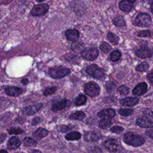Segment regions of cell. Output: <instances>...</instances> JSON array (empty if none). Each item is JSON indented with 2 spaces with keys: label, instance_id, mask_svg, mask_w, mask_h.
I'll return each mask as SVG.
<instances>
[{
  "label": "cell",
  "instance_id": "1",
  "mask_svg": "<svg viewBox=\"0 0 153 153\" xmlns=\"http://www.w3.org/2000/svg\"><path fill=\"white\" fill-rule=\"evenodd\" d=\"M123 141L127 145L137 147L142 145L145 143V139L139 134L128 132L124 134Z\"/></svg>",
  "mask_w": 153,
  "mask_h": 153
},
{
  "label": "cell",
  "instance_id": "2",
  "mask_svg": "<svg viewBox=\"0 0 153 153\" xmlns=\"http://www.w3.org/2000/svg\"><path fill=\"white\" fill-rule=\"evenodd\" d=\"M49 75L53 78H62L70 74V69L65 66L54 67L49 69Z\"/></svg>",
  "mask_w": 153,
  "mask_h": 153
},
{
  "label": "cell",
  "instance_id": "3",
  "mask_svg": "<svg viewBox=\"0 0 153 153\" xmlns=\"http://www.w3.org/2000/svg\"><path fill=\"white\" fill-rule=\"evenodd\" d=\"M152 22L150 16L145 13L139 14L135 18L133 25L139 27H148Z\"/></svg>",
  "mask_w": 153,
  "mask_h": 153
},
{
  "label": "cell",
  "instance_id": "4",
  "mask_svg": "<svg viewBox=\"0 0 153 153\" xmlns=\"http://www.w3.org/2000/svg\"><path fill=\"white\" fill-rule=\"evenodd\" d=\"M84 91L87 95L90 97H95L99 94L100 87L96 82H90L84 85Z\"/></svg>",
  "mask_w": 153,
  "mask_h": 153
},
{
  "label": "cell",
  "instance_id": "5",
  "mask_svg": "<svg viewBox=\"0 0 153 153\" xmlns=\"http://www.w3.org/2000/svg\"><path fill=\"white\" fill-rule=\"evenodd\" d=\"M81 54L84 59L92 61L97 57L99 55V51L97 49L95 48H90L82 50L81 53Z\"/></svg>",
  "mask_w": 153,
  "mask_h": 153
},
{
  "label": "cell",
  "instance_id": "6",
  "mask_svg": "<svg viewBox=\"0 0 153 153\" xmlns=\"http://www.w3.org/2000/svg\"><path fill=\"white\" fill-rule=\"evenodd\" d=\"M49 6L47 4H41L35 5L32 10V15L34 16H41L45 14L48 10Z\"/></svg>",
  "mask_w": 153,
  "mask_h": 153
},
{
  "label": "cell",
  "instance_id": "7",
  "mask_svg": "<svg viewBox=\"0 0 153 153\" xmlns=\"http://www.w3.org/2000/svg\"><path fill=\"white\" fill-rule=\"evenodd\" d=\"M71 104V102L69 100L64 99L53 103L51 107V109L54 112H57L58 111H60L65 108L66 107L70 106Z\"/></svg>",
  "mask_w": 153,
  "mask_h": 153
},
{
  "label": "cell",
  "instance_id": "8",
  "mask_svg": "<svg viewBox=\"0 0 153 153\" xmlns=\"http://www.w3.org/2000/svg\"><path fill=\"white\" fill-rule=\"evenodd\" d=\"M101 137V134L97 131H89L85 133L84 139L86 142H96Z\"/></svg>",
  "mask_w": 153,
  "mask_h": 153
},
{
  "label": "cell",
  "instance_id": "9",
  "mask_svg": "<svg viewBox=\"0 0 153 153\" xmlns=\"http://www.w3.org/2000/svg\"><path fill=\"white\" fill-rule=\"evenodd\" d=\"M104 146L106 149L110 152H115L118 148V143L115 139L110 138L105 140L104 142Z\"/></svg>",
  "mask_w": 153,
  "mask_h": 153
},
{
  "label": "cell",
  "instance_id": "10",
  "mask_svg": "<svg viewBox=\"0 0 153 153\" xmlns=\"http://www.w3.org/2000/svg\"><path fill=\"white\" fill-rule=\"evenodd\" d=\"M42 104L41 103H38L35 105H31L24 108L22 109V113L26 115H32L37 112L41 108Z\"/></svg>",
  "mask_w": 153,
  "mask_h": 153
},
{
  "label": "cell",
  "instance_id": "11",
  "mask_svg": "<svg viewBox=\"0 0 153 153\" xmlns=\"http://www.w3.org/2000/svg\"><path fill=\"white\" fill-rule=\"evenodd\" d=\"M135 54L137 57L141 59L149 58L152 56V50L148 47H143L138 49Z\"/></svg>",
  "mask_w": 153,
  "mask_h": 153
},
{
  "label": "cell",
  "instance_id": "12",
  "mask_svg": "<svg viewBox=\"0 0 153 153\" xmlns=\"http://www.w3.org/2000/svg\"><path fill=\"white\" fill-rule=\"evenodd\" d=\"M148 86L146 82H140L136 85L133 90V94L134 96H141L145 94L147 90Z\"/></svg>",
  "mask_w": 153,
  "mask_h": 153
},
{
  "label": "cell",
  "instance_id": "13",
  "mask_svg": "<svg viewBox=\"0 0 153 153\" xmlns=\"http://www.w3.org/2000/svg\"><path fill=\"white\" fill-rule=\"evenodd\" d=\"M136 124L143 128H151L153 126L152 121L147 117H140L136 120Z\"/></svg>",
  "mask_w": 153,
  "mask_h": 153
},
{
  "label": "cell",
  "instance_id": "14",
  "mask_svg": "<svg viewBox=\"0 0 153 153\" xmlns=\"http://www.w3.org/2000/svg\"><path fill=\"white\" fill-rule=\"evenodd\" d=\"M139 99L137 97H127L121 99L120 101V103L123 106H133L138 103Z\"/></svg>",
  "mask_w": 153,
  "mask_h": 153
},
{
  "label": "cell",
  "instance_id": "15",
  "mask_svg": "<svg viewBox=\"0 0 153 153\" xmlns=\"http://www.w3.org/2000/svg\"><path fill=\"white\" fill-rule=\"evenodd\" d=\"M135 2L134 1L130 0H123L120 2L119 7L120 10L124 12H129L133 7V3Z\"/></svg>",
  "mask_w": 153,
  "mask_h": 153
},
{
  "label": "cell",
  "instance_id": "16",
  "mask_svg": "<svg viewBox=\"0 0 153 153\" xmlns=\"http://www.w3.org/2000/svg\"><path fill=\"white\" fill-rule=\"evenodd\" d=\"M66 38L72 42L76 41L79 36V33L78 30L75 29H69L65 32Z\"/></svg>",
  "mask_w": 153,
  "mask_h": 153
},
{
  "label": "cell",
  "instance_id": "17",
  "mask_svg": "<svg viewBox=\"0 0 153 153\" xmlns=\"http://www.w3.org/2000/svg\"><path fill=\"white\" fill-rule=\"evenodd\" d=\"M21 145V141L19 138L17 137L13 136L10 137L7 143L8 149L12 150V149H16L18 148Z\"/></svg>",
  "mask_w": 153,
  "mask_h": 153
},
{
  "label": "cell",
  "instance_id": "18",
  "mask_svg": "<svg viewBox=\"0 0 153 153\" xmlns=\"http://www.w3.org/2000/svg\"><path fill=\"white\" fill-rule=\"evenodd\" d=\"M5 92L10 96H18L23 93V90L17 87H8L5 88Z\"/></svg>",
  "mask_w": 153,
  "mask_h": 153
},
{
  "label": "cell",
  "instance_id": "19",
  "mask_svg": "<svg viewBox=\"0 0 153 153\" xmlns=\"http://www.w3.org/2000/svg\"><path fill=\"white\" fill-rule=\"evenodd\" d=\"M99 117H108V118H113L115 116V112L112 109H103L97 114Z\"/></svg>",
  "mask_w": 153,
  "mask_h": 153
},
{
  "label": "cell",
  "instance_id": "20",
  "mask_svg": "<svg viewBox=\"0 0 153 153\" xmlns=\"http://www.w3.org/2000/svg\"><path fill=\"white\" fill-rule=\"evenodd\" d=\"M48 133V132L46 129L42 128V127H39L35 131H34L32 135L36 139L40 140L42 138L47 136Z\"/></svg>",
  "mask_w": 153,
  "mask_h": 153
},
{
  "label": "cell",
  "instance_id": "21",
  "mask_svg": "<svg viewBox=\"0 0 153 153\" xmlns=\"http://www.w3.org/2000/svg\"><path fill=\"white\" fill-rule=\"evenodd\" d=\"M81 137V135L79 132L74 131L70 133H68L65 136V139L68 140H79Z\"/></svg>",
  "mask_w": 153,
  "mask_h": 153
},
{
  "label": "cell",
  "instance_id": "22",
  "mask_svg": "<svg viewBox=\"0 0 153 153\" xmlns=\"http://www.w3.org/2000/svg\"><path fill=\"white\" fill-rule=\"evenodd\" d=\"M85 117L84 112L82 111H76L71 114L69 116V118L75 120H82Z\"/></svg>",
  "mask_w": 153,
  "mask_h": 153
},
{
  "label": "cell",
  "instance_id": "23",
  "mask_svg": "<svg viewBox=\"0 0 153 153\" xmlns=\"http://www.w3.org/2000/svg\"><path fill=\"white\" fill-rule=\"evenodd\" d=\"M107 38L109 40V41L114 45L118 44L120 40V38L112 32H108L107 35Z\"/></svg>",
  "mask_w": 153,
  "mask_h": 153
},
{
  "label": "cell",
  "instance_id": "24",
  "mask_svg": "<svg viewBox=\"0 0 153 153\" xmlns=\"http://www.w3.org/2000/svg\"><path fill=\"white\" fill-rule=\"evenodd\" d=\"M113 23L118 27H123L125 25V21L123 16H118L112 19Z\"/></svg>",
  "mask_w": 153,
  "mask_h": 153
},
{
  "label": "cell",
  "instance_id": "25",
  "mask_svg": "<svg viewBox=\"0 0 153 153\" xmlns=\"http://www.w3.org/2000/svg\"><path fill=\"white\" fill-rule=\"evenodd\" d=\"M86 101H87V97L85 95L81 94L75 99L74 103H75V105L76 106H81L85 104Z\"/></svg>",
  "mask_w": 153,
  "mask_h": 153
},
{
  "label": "cell",
  "instance_id": "26",
  "mask_svg": "<svg viewBox=\"0 0 153 153\" xmlns=\"http://www.w3.org/2000/svg\"><path fill=\"white\" fill-rule=\"evenodd\" d=\"M121 56V52L118 50H115V51H112L109 54V59L111 61L115 62H117L120 60Z\"/></svg>",
  "mask_w": 153,
  "mask_h": 153
},
{
  "label": "cell",
  "instance_id": "27",
  "mask_svg": "<svg viewBox=\"0 0 153 153\" xmlns=\"http://www.w3.org/2000/svg\"><path fill=\"white\" fill-rule=\"evenodd\" d=\"M149 64L146 62H143L136 66V70L138 72H146L149 69Z\"/></svg>",
  "mask_w": 153,
  "mask_h": 153
},
{
  "label": "cell",
  "instance_id": "28",
  "mask_svg": "<svg viewBox=\"0 0 153 153\" xmlns=\"http://www.w3.org/2000/svg\"><path fill=\"white\" fill-rule=\"evenodd\" d=\"M111 124V121L109 118H103L99 123V127L102 129L108 128Z\"/></svg>",
  "mask_w": 153,
  "mask_h": 153
},
{
  "label": "cell",
  "instance_id": "29",
  "mask_svg": "<svg viewBox=\"0 0 153 153\" xmlns=\"http://www.w3.org/2000/svg\"><path fill=\"white\" fill-rule=\"evenodd\" d=\"M23 143L26 146H35L37 144V142L35 140L32 138L26 137L23 139Z\"/></svg>",
  "mask_w": 153,
  "mask_h": 153
},
{
  "label": "cell",
  "instance_id": "30",
  "mask_svg": "<svg viewBox=\"0 0 153 153\" xmlns=\"http://www.w3.org/2000/svg\"><path fill=\"white\" fill-rule=\"evenodd\" d=\"M91 76H92L93 78L96 79H101L104 76V72L102 69L97 67L93 72Z\"/></svg>",
  "mask_w": 153,
  "mask_h": 153
},
{
  "label": "cell",
  "instance_id": "31",
  "mask_svg": "<svg viewBox=\"0 0 153 153\" xmlns=\"http://www.w3.org/2000/svg\"><path fill=\"white\" fill-rule=\"evenodd\" d=\"M117 91L118 92L121 94V95H123V96H126L127 95L128 93H129V91H130V89L129 88L125 85H123L121 86H120L118 89H117Z\"/></svg>",
  "mask_w": 153,
  "mask_h": 153
},
{
  "label": "cell",
  "instance_id": "32",
  "mask_svg": "<svg viewBox=\"0 0 153 153\" xmlns=\"http://www.w3.org/2000/svg\"><path fill=\"white\" fill-rule=\"evenodd\" d=\"M133 112H134V111L133 109H120L118 110L119 114L124 117L129 116L131 115Z\"/></svg>",
  "mask_w": 153,
  "mask_h": 153
},
{
  "label": "cell",
  "instance_id": "33",
  "mask_svg": "<svg viewBox=\"0 0 153 153\" xmlns=\"http://www.w3.org/2000/svg\"><path fill=\"white\" fill-rule=\"evenodd\" d=\"M57 87L56 86H51L50 87H47L45 89V90L43 92V94L44 96H49L51 95L52 94H53L54 93H55V91L57 90Z\"/></svg>",
  "mask_w": 153,
  "mask_h": 153
},
{
  "label": "cell",
  "instance_id": "34",
  "mask_svg": "<svg viewBox=\"0 0 153 153\" xmlns=\"http://www.w3.org/2000/svg\"><path fill=\"white\" fill-rule=\"evenodd\" d=\"M99 48L102 51H103L105 53H108L111 50V45L109 44H108L107 42H105L100 45Z\"/></svg>",
  "mask_w": 153,
  "mask_h": 153
},
{
  "label": "cell",
  "instance_id": "35",
  "mask_svg": "<svg viewBox=\"0 0 153 153\" xmlns=\"http://www.w3.org/2000/svg\"><path fill=\"white\" fill-rule=\"evenodd\" d=\"M110 130L112 132V133H115L117 134H120L121 132L123 131L124 130V128L121 127V126H116L114 127H112V128H111Z\"/></svg>",
  "mask_w": 153,
  "mask_h": 153
},
{
  "label": "cell",
  "instance_id": "36",
  "mask_svg": "<svg viewBox=\"0 0 153 153\" xmlns=\"http://www.w3.org/2000/svg\"><path fill=\"white\" fill-rule=\"evenodd\" d=\"M151 35V31L149 30H145L140 31L137 33V36L140 37H149Z\"/></svg>",
  "mask_w": 153,
  "mask_h": 153
},
{
  "label": "cell",
  "instance_id": "37",
  "mask_svg": "<svg viewBox=\"0 0 153 153\" xmlns=\"http://www.w3.org/2000/svg\"><path fill=\"white\" fill-rule=\"evenodd\" d=\"M8 132L10 134H20L23 132V130L19 128H11L8 130Z\"/></svg>",
  "mask_w": 153,
  "mask_h": 153
},
{
  "label": "cell",
  "instance_id": "38",
  "mask_svg": "<svg viewBox=\"0 0 153 153\" xmlns=\"http://www.w3.org/2000/svg\"><path fill=\"white\" fill-rule=\"evenodd\" d=\"M115 87V85L113 82H108L106 85V88L108 92L112 91Z\"/></svg>",
  "mask_w": 153,
  "mask_h": 153
},
{
  "label": "cell",
  "instance_id": "39",
  "mask_svg": "<svg viewBox=\"0 0 153 153\" xmlns=\"http://www.w3.org/2000/svg\"><path fill=\"white\" fill-rule=\"evenodd\" d=\"M41 118L39 117H35L34 118L32 121V125H36L38 124H39V123H41Z\"/></svg>",
  "mask_w": 153,
  "mask_h": 153
},
{
  "label": "cell",
  "instance_id": "40",
  "mask_svg": "<svg viewBox=\"0 0 153 153\" xmlns=\"http://www.w3.org/2000/svg\"><path fill=\"white\" fill-rule=\"evenodd\" d=\"M101 149L97 147H94L92 148L90 151L89 153H101Z\"/></svg>",
  "mask_w": 153,
  "mask_h": 153
},
{
  "label": "cell",
  "instance_id": "41",
  "mask_svg": "<svg viewBox=\"0 0 153 153\" xmlns=\"http://www.w3.org/2000/svg\"><path fill=\"white\" fill-rule=\"evenodd\" d=\"M144 114L146 116H149L150 117H152V111L151 109H147L144 111Z\"/></svg>",
  "mask_w": 153,
  "mask_h": 153
},
{
  "label": "cell",
  "instance_id": "42",
  "mask_svg": "<svg viewBox=\"0 0 153 153\" xmlns=\"http://www.w3.org/2000/svg\"><path fill=\"white\" fill-rule=\"evenodd\" d=\"M148 78L149 79V80L151 82H152L153 81V75H152V72H150L148 75Z\"/></svg>",
  "mask_w": 153,
  "mask_h": 153
},
{
  "label": "cell",
  "instance_id": "43",
  "mask_svg": "<svg viewBox=\"0 0 153 153\" xmlns=\"http://www.w3.org/2000/svg\"><path fill=\"white\" fill-rule=\"evenodd\" d=\"M146 133V135H148V136H149L151 138H152L153 133H152V130H149V131H147Z\"/></svg>",
  "mask_w": 153,
  "mask_h": 153
},
{
  "label": "cell",
  "instance_id": "44",
  "mask_svg": "<svg viewBox=\"0 0 153 153\" xmlns=\"http://www.w3.org/2000/svg\"><path fill=\"white\" fill-rule=\"evenodd\" d=\"M5 139V135L4 134H0V143L3 142Z\"/></svg>",
  "mask_w": 153,
  "mask_h": 153
},
{
  "label": "cell",
  "instance_id": "45",
  "mask_svg": "<svg viewBox=\"0 0 153 153\" xmlns=\"http://www.w3.org/2000/svg\"><path fill=\"white\" fill-rule=\"evenodd\" d=\"M28 82H29V80L27 78H23L22 80V83L24 85H26L27 84H28Z\"/></svg>",
  "mask_w": 153,
  "mask_h": 153
},
{
  "label": "cell",
  "instance_id": "46",
  "mask_svg": "<svg viewBox=\"0 0 153 153\" xmlns=\"http://www.w3.org/2000/svg\"><path fill=\"white\" fill-rule=\"evenodd\" d=\"M32 153H41V152L39 150H33Z\"/></svg>",
  "mask_w": 153,
  "mask_h": 153
},
{
  "label": "cell",
  "instance_id": "47",
  "mask_svg": "<svg viewBox=\"0 0 153 153\" xmlns=\"http://www.w3.org/2000/svg\"><path fill=\"white\" fill-rule=\"evenodd\" d=\"M0 153H8L5 150H1L0 151Z\"/></svg>",
  "mask_w": 153,
  "mask_h": 153
},
{
  "label": "cell",
  "instance_id": "48",
  "mask_svg": "<svg viewBox=\"0 0 153 153\" xmlns=\"http://www.w3.org/2000/svg\"><path fill=\"white\" fill-rule=\"evenodd\" d=\"M152 7H153V4H152V3L151 4V13H153L152 12Z\"/></svg>",
  "mask_w": 153,
  "mask_h": 153
}]
</instances>
